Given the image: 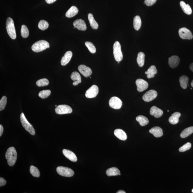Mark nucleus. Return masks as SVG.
I'll return each instance as SVG.
<instances>
[{"label": "nucleus", "instance_id": "nucleus-36", "mask_svg": "<svg viewBox=\"0 0 193 193\" xmlns=\"http://www.w3.org/2000/svg\"><path fill=\"white\" fill-rule=\"evenodd\" d=\"M51 94V91L49 90H43L39 93V96L42 99L48 98Z\"/></svg>", "mask_w": 193, "mask_h": 193}, {"label": "nucleus", "instance_id": "nucleus-42", "mask_svg": "<svg viewBox=\"0 0 193 193\" xmlns=\"http://www.w3.org/2000/svg\"><path fill=\"white\" fill-rule=\"evenodd\" d=\"M6 183L7 181L5 179L2 177L0 178V186H3L6 184Z\"/></svg>", "mask_w": 193, "mask_h": 193}, {"label": "nucleus", "instance_id": "nucleus-4", "mask_svg": "<svg viewBox=\"0 0 193 193\" xmlns=\"http://www.w3.org/2000/svg\"><path fill=\"white\" fill-rule=\"evenodd\" d=\"M21 121L23 127L28 132H29L31 135H35V130L34 129L25 117L23 113H22L21 115Z\"/></svg>", "mask_w": 193, "mask_h": 193}, {"label": "nucleus", "instance_id": "nucleus-27", "mask_svg": "<svg viewBox=\"0 0 193 193\" xmlns=\"http://www.w3.org/2000/svg\"><path fill=\"white\" fill-rule=\"evenodd\" d=\"M88 19L92 28L94 29H97L98 28V24L95 21L92 14L89 13L88 14Z\"/></svg>", "mask_w": 193, "mask_h": 193}, {"label": "nucleus", "instance_id": "nucleus-22", "mask_svg": "<svg viewBox=\"0 0 193 193\" xmlns=\"http://www.w3.org/2000/svg\"><path fill=\"white\" fill-rule=\"evenodd\" d=\"M157 73V69L155 66L152 65L149 68L148 70L145 72V74L147 75V77L149 79L154 78L155 75Z\"/></svg>", "mask_w": 193, "mask_h": 193}, {"label": "nucleus", "instance_id": "nucleus-33", "mask_svg": "<svg viewBox=\"0 0 193 193\" xmlns=\"http://www.w3.org/2000/svg\"><path fill=\"white\" fill-rule=\"evenodd\" d=\"M30 173L34 177H39L40 175L39 170L36 167L31 166L30 168Z\"/></svg>", "mask_w": 193, "mask_h": 193}, {"label": "nucleus", "instance_id": "nucleus-23", "mask_svg": "<svg viewBox=\"0 0 193 193\" xmlns=\"http://www.w3.org/2000/svg\"><path fill=\"white\" fill-rule=\"evenodd\" d=\"M181 113L178 112H175L169 118V122L172 124H177L179 122V118L181 116Z\"/></svg>", "mask_w": 193, "mask_h": 193}, {"label": "nucleus", "instance_id": "nucleus-14", "mask_svg": "<svg viewBox=\"0 0 193 193\" xmlns=\"http://www.w3.org/2000/svg\"><path fill=\"white\" fill-rule=\"evenodd\" d=\"M73 25L79 30L84 31L87 29V26L85 22L82 19H77L73 22Z\"/></svg>", "mask_w": 193, "mask_h": 193}, {"label": "nucleus", "instance_id": "nucleus-31", "mask_svg": "<svg viewBox=\"0 0 193 193\" xmlns=\"http://www.w3.org/2000/svg\"><path fill=\"white\" fill-rule=\"evenodd\" d=\"M145 54L142 52L138 53L137 58V62L140 67H142L145 63Z\"/></svg>", "mask_w": 193, "mask_h": 193}, {"label": "nucleus", "instance_id": "nucleus-5", "mask_svg": "<svg viewBox=\"0 0 193 193\" xmlns=\"http://www.w3.org/2000/svg\"><path fill=\"white\" fill-rule=\"evenodd\" d=\"M114 56L116 61L121 62L123 59V55L121 49V45L118 41L115 42L113 46Z\"/></svg>", "mask_w": 193, "mask_h": 193}, {"label": "nucleus", "instance_id": "nucleus-47", "mask_svg": "<svg viewBox=\"0 0 193 193\" xmlns=\"http://www.w3.org/2000/svg\"><path fill=\"white\" fill-rule=\"evenodd\" d=\"M191 86H192V87H193V80H192V82H191Z\"/></svg>", "mask_w": 193, "mask_h": 193}, {"label": "nucleus", "instance_id": "nucleus-43", "mask_svg": "<svg viewBox=\"0 0 193 193\" xmlns=\"http://www.w3.org/2000/svg\"><path fill=\"white\" fill-rule=\"evenodd\" d=\"M4 128L3 126L1 124L0 125V136L2 135L3 132Z\"/></svg>", "mask_w": 193, "mask_h": 193}, {"label": "nucleus", "instance_id": "nucleus-1", "mask_svg": "<svg viewBox=\"0 0 193 193\" xmlns=\"http://www.w3.org/2000/svg\"><path fill=\"white\" fill-rule=\"evenodd\" d=\"M5 156L9 166H13L15 164L17 157V154L16 149L13 147L8 148Z\"/></svg>", "mask_w": 193, "mask_h": 193}, {"label": "nucleus", "instance_id": "nucleus-39", "mask_svg": "<svg viewBox=\"0 0 193 193\" xmlns=\"http://www.w3.org/2000/svg\"><path fill=\"white\" fill-rule=\"evenodd\" d=\"M7 103V98L6 96H4L0 100V111L4 109Z\"/></svg>", "mask_w": 193, "mask_h": 193}, {"label": "nucleus", "instance_id": "nucleus-38", "mask_svg": "<svg viewBox=\"0 0 193 193\" xmlns=\"http://www.w3.org/2000/svg\"><path fill=\"white\" fill-rule=\"evenodd\" d=\"M85 44L90 52L93 54L96 52V48H95V46L91 42H86Z\"/></svg>", "mask_w": 193, "mask_h": 193}, {"label": "nucleus", "instance_id": "nucleus-17", "mask_svg": "<svg viewBox=\"0 0 193 193\" xmlns=\"http://www.w3.org/2000/svg\"><path fill=\"white\" fill-rule=\"evenodd\" d=\"M63 153L66 158L74 162H76L77 160V156L73 152L70 150L64 149L63 150Z\"/></svg>", "mask_w": 193, "mask_h": 193}, {"label": "nucleus", "instance_id": "nucleus-21", "mask_svg": "<svg viewBox=\"0 0 193 193\" xmlns=\"http://www.w3.org/2000/svg\"><path fill=\"white\" fill-rule=\"evenodd\" d=\"M71 77L72 80L75 81L73 83V85L75 86L78 85L81 82V78L80 75L77 72H74L72 73Z\"/></svg>", "mask_w": 193, "mask_h": 193}, {"label": "nucleus", "instance_id": "nucleus-18", "mask_svg": "<svg viewBox=\"0 0 193 193\" xmlns=\"http://www.w3.org/2000/svg\"><path fill=\"white\" fill-rule=\"evenodd\" d=\"M72 53L71 51H67L62 57L61 60V64L62 66H65L69 63L72 56Z\"/></svg>", "mask_w": 193, "mask_h": 193}, {"label": "nucleus", "instance_id": "nucleus-25", "mask_svg": "<svg viewBox=\"0 0 193 193\" xmlns=\"http://www.w3.org/2000/svg\"><path fill=\"white\" fill-rule=\"evenodd\" d=\"M180 5L185 13L187 15H190L192 14V9L189 4H186L185 2L181 1H180Z\"/></svg>", "mask_w": 193, "mask_h": 193}, {"label": "nucleus", "instance_id": "nucleus-41", "mask_svg": "<svg viewBox=\"0 0 193 193\" xmlns=\"http://www.w3.org/2000/svg\"><path fill=\"white\" fill-rule=\"evenodd\" d=\"M157 0H145V4L148 6H152L156 2Z\"/></svg>", "mask_w": 193, "mask_h": 193}, {"label": "nucleus", "instance_id": "nucleus-44", "mask_svg": "<svg viewBox=\"0 0 193 193\" xmlns=\"http://www.w3.org/2000/svg\"><path fill=\"white\" fill-rule=\"evenodd\" d=\"M45 1L47 3L49 4H51L54 3L57 0H45Z\"/></svg>", "mask_w": 193, "mask_h": 193}, {"label": "nucleus", "instance_id": "nucleus-37", "mask_svg": "<svg viewBox=\"0 0 193 193\" xmlns=\"http://www.w3.org/2000/svg\"><path fill=\"white\" fill-rule=\"evenodd\" d=\"M49 84V80L46 78L40 79L36 82L37 85L38 87H43L48 85Z\"/></svg>", "mask_w": 193, "mask_h": 193}, {"label": "nucleus", "instance_id": "nucleus-30", "mask_svg": "<svg viewBox=\"0 0 193 193\" xmlns=\"http://www.w3.org/2000/svg\"><path fill=\"white\" fill-rule=\"evenodd\" d=\"M189 79L187 76H183L180 77L179 82L180 85L182 88L184 89H187L188 85Z\"/></svg>", "mask_w": 193, "mask_h": 193}, {"label": "nucleus", "instance_id": "nucleus-32", "mask_svg": "<svg viewBox=\"0 0 193 193\" xmlns=\"http://www.w3.org/2000/svg\"><path fill=\"white\" fill-rule=\"evenodd\" d=\"M193 133V126L190 127L185 129L181 132L180 136L182 138H185Z\"/></svg>", "mask_w": 193, "mask_h": 193}, {"label": "nucleus", "instance_id": "nucleus-11", "mask_svg": "<svg viewBox=\"0 0 193 193\" xmlns=\"http://www.w3.org/2000/svg\"><path fill=\"white\" fill-rule=\"evenodd\" d=\"M99 89L98 86L93 85L86 91L85 95L87 98H91L96 97L98 93Z\"/></svg>", "mask_w": 193, "mask_h": 193}, {"label": "nucleus", "instance_id": "nucleus-28", "mask_svg": "<svg viewBox=\"0 0 193 193\" xmlns=\"http://www.w3.org/2000/svg\"><path fill=\"white\" fill-rule=\"evenodd\" d=\"M133 25L134 28L136 30L139 31L140 29L142 22L140 16H136L134 18Z\"/></svg>", "mask_w": 193, "mask_h": 193}, {"label": "nucleus", "instance_id": "nucleus-24", "mask_svg": "<svg viewBox=\"0 0 193 193\" xmlns=\"http://www.w3.org/2000/svg\"><path fill=\"white\" fill-rule=\"evenodd\" d=\"M79 10L77 7L75 6H72L70 8L66 13V16L68 18H72L78 14Z\"/></svg>", "mask_w": 193, "mask_h": 193}, {"label": "nucleus", "instance_id": "nucleus-49", "mask_svg": "<svg viewBox=\"0 0 193 193\" xmlns=\"http://www.w3.org/2000/svg\"><path fill=\"white\" fill-rule=\"evenodd\" d=\"M55 107H57V105H55Z\"/></svg>", "mask_w": 193, "mask_h": 193}, {"label": "nucleus", "instance_id": "nucleus-6", "mask_svg": "<svg viewBox=\"0 0 193 193\" xmlns=\"http://www.w3.org/2000/svg\"><path fill=\"white\" fill-rule=\"evenodd\" d=\"M56 170L59 174L64 177H72L75 174L73 170L68 167L59 166L57 168Z\"/></svg>", "mask_w": 193, "mask_h": 193}, {"label": "nucleus", "instance_id": "nucleus-16", "mask_svg": "<svg viewBox=\"0 0 193 193\" xmlns=\"http://www.w3.org/2000/svg\"><path fill=\"white\" fill-rule=\"evenodd\" d=\"M150 115L154 116L156 118L160 117L163 114V111L155 106H152L150 110Z\"/></svg>", "mask_w": 193, "mask_h": 193}, {"label": "nucleus", "instance_id": "nucleus-45", "mask_svg": "<svg viewBox=\"0 0 193 193\" xmlns=\"http://www.w3.org/2000/svg\"><path fill=\"white\" fill-rule=\"evenodd\" d=\"M190 68L191 70L193 72V63L190 64Z\"/></svg>", "mask_w": 193, "mask_h": 193}, {"label": "nucleus", "instance_id": "nucleus-3", "mask_svg": "<svg viewBox=\"0 0 193 193\" xmlns=\"http://www.w3.org/2000/svg\"><path fill=\"white\" fill-rule=\"evenodd\" d=\"M50 45L48 42L45 40L37 42L32 45V50L35 52H39L49 48Z\"/></svg>", "mask_w": 193, "mask_h": 193}, {"label": "nucleus", "instance_id": "nucleus-8", "mask_svg": "<svg viewBox=\"0 0 193 193\" xmlns=\"http://www.w3.org/2000/svg\"><path fill=\"white\" fill-rule=\"evenodd\" d=\"M179 34L180 37L183 39H192L193 35L192 32L186 28H182L179 29Z\"/></svg>", "mask_w": 193, "mask_h": 193}, {"label": "nucleus", "instance_id": "nucleus-29", "mask_svg": "<svg viewBox=\"0 0 193 193\" xmlns=\"http://www.w3.org/2000/svg\"><path fill=\"white\" fill-rule=\"evenodd\" d=\"M120 173V171L116 167H112L108 169L106 172L107 175L108 176L118 175Z\"/></svg>", "mask_w": 193, "mask_h": 193}, {"label": "nucleus", "instance_id": "nucleus-2", "mask_svg": "<svg viewBox=\"0 0 193 193\" xmlns=\"http://www.w3.org/2000/svg\"><path fill=\"white\" fill-rule=\"evenodd\" d=\"M6 26L7 32L9 36L13 39H16V29L14 21L11 18L9 17L7 18Z\"/></svg>", "mask_w": 193, "mask_h": 193}, {"label": "nucleus", "instance_id": "nucleus-40", "mask_svg": "<svg viewBox=\"0 0 193 193\" xmlns=\"http://www.w3.org/2000/svg\"><path fill=\"white\" fill-rule=\"evenodd\" d=\"M192 147V144L190 142L186 143L179 148V151L180 152H184L190 150Z\"/></svg>", "mask_w": 193, "mask_h": 193}, {"label": "nucleus", "instance_id": "nucleus-26", "mask_svg": "<svg viewBox=\"0 0 193 193\" xmlns=\"http://www.w3.org/2000/svg\"><path fill=\"white\" fill-rule=\"evenodd\" d=\"M136 120L142 126H144L148 124L149 120L148 118L144 116L139 115L136 118Z\"/></svg>", "mask_w": 193, "mask_h": 193}, {"label": "nucleus", "instance_id": "nucleus-34", "mask_svg": "<svg viewBox=\"0 0 193 193\" xmlns=\"http://www.w3.org/2000/svg\"><path fill=\"white\" fill-rule=\"evenodd\" d=\"M39 28L42 31H44L47 29L49 27V24L47 22L44 20L40 21L38 23Z\"/></svg>", "mask_w": 193, "mask_h": 193}, {"label": "nucleus", "instance_id": "nucleus-9", "mask_svg": "<svg viewBox=\"0 0 193 193\" xmlns=\"http://www.w3.org/2000/svg\"><path fill=\"white\" fill-rule=\"evenodd\" d=\"M109 104L110 107L113 109H120L122 106V102L120 99L117 97H113L110 99Z\"/></svg>", "mask_w": 193, "mask_h": 193}, {"label": "nucleus", "instance_id": "nucleus-50", "mask_svg": "<svg viewBox=\"0 0 193 193\" xmlns=\"http://www.w3.org/2000/svg\"><path fill=\"white\" fill-rule=\"evenodd\" d=\"M167 112H169V110H168V111H167Z\"/></svg>", "mask_w": 193, "mask_h": 193}, {"label": "nucleus", "instance_id": "nucleus-35", "mask_svg": "<svg viewBox=\"0 0 193 193\" xmlns=\"http://www.w3.org/2000/svg\"><path fill=\"white\" fill-rule=\"evenodd\" d=\"M21 34L22 37L27 38L29 35V31L26 26L23 25L21 29Z\"/></svg>", "mask_w": 193, "mask_h": 193}, {"label": "nucleus", "instance_id": "nucleus-19", "mask_svg": "<svg viewBox=\"0 0 193 193\" xmlns=\"http://www.w3.org/2000/svg\"><path fill=\"white\" fill-rule=\"evenodd\" d=\"M149 132L153 135L154 137H160L163 135V130L159 127H154L149 130Z\"/></svg>", "mask_w": 193, "mask_h": 193}, {"label": "nucleus", "instance_id": "nucleus-12", "mask_svg": "<svg viewBox=\"0 0 193 193\" xmlns=\"http://www.w3.org/2000/svg\"><path fill=\"white\" fill-rule=\"evenodd\" d=\"M137 87V90L139 92H143L148 89V84L146 81L143 79H137L136 81Z\"/></svg>", "mask_w": 193, "mask_h": 193}, {"label": "nucleus", "instance_id": "nucleus-13", "mask_svg": "<svg viewBox=\"0 0 193 193\" xmlns=\"http://www.w3.org/2000/svg\"><path fill=\"white\" fill-rule=\"evenodd\" d=\"M78 69L81 74L86 77H90L92 73L91 69L90 68L82 64L79 66Z\"/></svg>", "mask_w": 193, "mask_h": 193}, {"label": "nucleus", "instance_id": "nucleus-10", "mask_svg": "<svg viewBox=\"0 0 193 193\" xmlns=\"http://www.w3.org/2000/svg\"><path fill=\"white\" fill-rule=\"evenodd\" d=\"M157 95V92L155 90H150L143 95L142 99L145 102H150L155 99Z\"/></svg>", "mask_w": 193, "mask_h": 193}, {"label": "nucleus", "instance_id": "nucleus-7", "mask_svg": "<svg viewBox=\"0 0 193 193\" xmlns=\"http://www.w3.org/2000/svg\"><path fill=\"white\" fill-rule=\"evenodd\" d=\"M55 112L59 115L66 114L72 113V109L67 105H60L57 107L55 109Z\"/></svg>", "mask_w": 193, "mask_h": 193}, {"label": "nucleus", "instance_id": "nucleus-20", "mask_svg": "<svg viewBox=\"0 0 193 193\" xmlns=\"http://www.w3.org/2000/svg\"><path fill=\"white\" fill-rule=\"evenodd\" d=\"M114 134L116 137L121 140L125 141L127 139V136L125 132L120 129L115 130Z\"/></svg>", "mask_w": 193, "mask_h": 193}, {"label": "nucleus", "instance_id": "nucleus-48", "mask_svg": "<svg viewBox=\"0 0 193 193\" xmlns=\"http://www.w3.org/2000/svg\"><path fill=\"white\" fill-rule=\"evenodd\" d=\"M192 192L193 193V189H192Z\"/></svg>", "mask_w": 193, "mask_h": 193}, {"label": "nucleus", "instance_id": "nucleus-15", "mask_svg": "<svg viewBox=\"0 0 193 193\" xmlns=\"http://www.w3.org/2000/svg\"><path fill=\"white\" fill-rule=\"evenodd\" d=\"M180 59L177 56H173L170 57L168 59V64L170 67L172 69L177 67L179 65Z\"/></svg>", "mask_w": 193, "mask_h": 193}, {"label": "nucleus", "instance_id": "nucleus-46", "mask_svg": "<svg viewBox=\"0 0 193 193\" xmlns=\"http://www.w3.org/2000/svg\"><path fill=\"white\" fill-rule=\"evenodd\" d=\"M117 193H126L123 190H119L117 192Z\"/></svg>", "mask_w": 193, "mask_h": 193}]
</instances>
